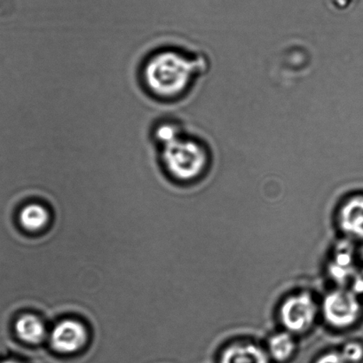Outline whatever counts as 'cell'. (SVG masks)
<instances>
[{"label": "cell", "instance_id": "obj_1", "mask_svg": "<svg viewBox=\"0 0 363 363\" xmlns=\"http://www.w3.org/2000/svg\"><path fill=\"white\" fill-rule=\"evenodd\" d=\"M199 65V62L179 52L162 51L150 57L144 67V82L157 97L175 98L188 88Z\"/></svg>", "mask_w": 363, "mask_h": 363}, {"label": "cell", "instance_id": "obj_2", "mask_svg": "<svg viewBox=\"0 0 363 363\" xmlns=\"http://www.w3.org/2000/svg\"><path fill=\"white\" fill-rule=\"evenodd\" d=\"M162 161L172 177L191 181L202 174L207 164L206 150L192 140L179 139L163 147Z\"/></svg>", "mask_w": 363, "mask_h": 363}, {"label": "cell", "instance_id": "obj_3", "mask_svg": "<svg viewBox=\"0 0 363 363\" xmlns=\"http://www.w3.org/2000/svg\"><path fill=\"white\" fill-rule=\"evenodd\" d=\"M323 315L328 323L337 328H347L356 322L361 306L354 292L338 290L324 298Z\"/></svg>", "mask_w": 363, "mask_h": 363}, {"label": "cell", "instance_id": "obj_4", "mask_svg": "<svg viewBox=\"0 0 363 363\" xmlns=\"http://www.w3.org/2000/svg\"><path fill=\"white\" fill-rule=\"evenodd\" d=\"M316 305L311 295L301 294L288 298L281 308V319L291 333H301L315 320Z\"/></svg>", "mask_w": 363, "mask_h": 363}, {"label": "cell", "instance_id": "obj_5", "mask_svg": "<svg viewBox=\"0 0 363 363\" xmlns=\"http://www.w3.org/2000/svg\"><path fill=\"white\" fill-rule=\"evenodd\" d=\"M87 333L83 324L75 320L60 322L50 335L52 347L62 354H72L86 344Z\"/></svg>", "mask_w": 363, "mask_h": 363}, {"label": "cell", "instance_id": "obj_6", "mask_svg": "<svg viewBox=\"0 0 363 363\" xmlns=\"http://www.w3.org/2000/svg\"><path fill=\"white\" fill-rule=\"evenodd\" d=\"M329 272L334 281L341 284L354 277V249L351 242L342 241L337 245L329 266Z\"/></svg>", "mask_w": 363, "mask_h": 363}, {"label": "cell", "instance_id": "obj_7", "mask_svg": "<svg viewBox=\"0 0 363 363\" xmlns=\"http://www.w3.org/2000/svg\"><path fill=\"white\" fill-rule=\"evenodd\" d=\"M341 228L352 238L363 239V196L352 197L340 211Z\"/></svg>", "mask_w": 363, "mask_h": 363}, {"label": "cell", "instance_id": "obj_8", "mask_svg": "<svg viewBox=\"0 0 363 363\" xmlns=\"http://www.w3.org/2000/svg\"><path fill=\"white\" fill-rule=\"evenodd\" d=\"M220 363H269L266 352L252 344L231 345L221 355Z\"/></svg>", "mask_w": 363, "mask_h": 363}, {"label": "cell", "instance_id": "obj_9", "mask_svg": "<svg viewBox=\"0 0 363 363\" xmlns=\"http://www.w3.org/2000/svg\"><path fill=\"white\" fill-rule=\"evenodd\" d=\"M16 331L20 340L30 344H40L47 336L43 322L33 315H24L16 323Z\"/></svg>", "mask_w": 363, "mask_h": 363}, {"label": "cell", "instance_id": "obj_10", "mask_svg": "<svg viewBox=\"0 0 363 363\" xmlns=\"http://www.w3.org/2000/svg\"><path fill=\"white\" fill-rule=\"evenodd\" d=\"M49 213L41 204L30 203L23 208L20 213V222L29 231H38L47 225Z\"/></svg>", "mask_w": 363, "mask_h": 363}, {"label": "cell", "instance_id": "obj_11", "mask_svg": "<svg viewBox=\"0 0 363 363\" xmlns=\"http://www.w3.org/2000/svg\"><path fill=\"white\" fill-rule=\"evenodd\" d=\"M295 349L294 338L287 333L277 334L269 341L270 354L278 362L286 361Z\"/></svg>", "mask_w": 363, "mask_h": 363}, {"label": "cell", "instance_id": "obj_12", "mask_svg": "<svg viewBox=\"0 0 363 363\" xmlns=\"http://www.w3.org/2000/svg\"><path fill=\"white\" fill-rule=\"evenodd\" d=\"M155 137H156L157 142L164 147L179 139L181 137V132H179L178 126L172 123H162L155 130Z\"/></svg>", "mask_w": 363, "mask_h": 363}, {"label": "cell", "instance_id": "obj_13", "mask_svg": "<svg viewBox=\"0 0 363 363\" xmlns=\"http://www.w3.org/2000/svg\"><path fill=\"white\" fill-rule=\"evenodd\" d=\"M340 354L345 362L356 363L363 358V347L362 345L352 342L345 345Z\"/></svg>", "mask_w": 363, "mask_h": 363}, {"label": "cell", "instance_id": "obj_14", "mask_svg": "<svg viewBox=\"0 0 363 363\" xmlns=\"http://www.w3.org/2000/svg\"><path fill=\"white\" fill-rule=\"evenodd\" d=\"M352 292L356 295H363V269L356 271L352 277Z\"/></svg>", "mask_w": 363, "mask_h": 363}, {"label": "cell", "instance_id": "obj_15", "mask_svg": "<svg viewBox=\"0 0 363 363\" xmlns=\"http://www.w3.org/2000/svg\"><path fill=\"white\" fill-rule=\"evenodd\" d=\"M316 363H347L340 352H330L322 356Z\"/></svg>", "mask_w": 363, "mask_h": 363}, {"label": "cell", "instance_id": "obj_16", "mask_svg": "<svg viewBox=\"0 0 363 363\" xmlns=\"http://www.w3.org/2000/svg\"><path fill=\"white\" fill-rule=\"evenodd\" d=\"M335 8L344 9L347 8V6L350 5L354 0H330Z\"/></svg>", "mask_w": 363, "mask_h": 363}, {"label": "cell", "instance_id": "obj_17", "mask_svg": "<svg viewBox=\"0 0 363 363\" xmlns=\"http://www.w3.org/2000/svg\"><path fill=\"white\" fill-rule=\"evenodd\" d=\"M1 363H21L17 361H13V359H8V361L3 362Z\"/></svg>", "mask_w": 363, "mask_h": 363}]
</instances>
